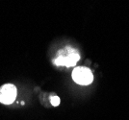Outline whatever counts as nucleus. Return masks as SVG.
I'll return each instance as SVG.
<instances>
[{"label": "nucleus", "mask_w": 129, "mask_h": 120, "mask_svg": "<svg viewBox=\"0 0 129 120\" xmlns=\"http://www.w3.org/2000/svg\"><path fill=\"white\" fill-rule=\"evenodd\" d=\"M80 60V55L78 51L70 46L66 47L64 49L60 50L58 57L53 61L54 65L58 66H67L71 67L76 65V63Z\"/></svg>", "instance_id": "1"}, {"label": "nucleus", "mask_w": 129, "mask_h": 120, "mask_svg": "<svg viewBox=\"0 0 129 120\" xmlns=\"http://www.w3.org/2000/svg\"><path fill=\"white\" fill-rule=\"evenodd\" d=\"M72 79L78 85L88 86L93 80V75L91 71L87 67H75L72 71Z\"/></svg>", "instance_id": "2"}, {"label": "nucleus", "mask_w": 129, "mask_h": 120, "mask_svg": "<svg viewBox=\"0 0 129 120\" xmlns=\"http://www.w3.org/2000/svg\"><path fill=\"white\" fill-rule=\"evenodd\" d=\"M16 98V87L12 84H6L0 87V103L11 105Z\"/></svg>", "instance_id": "3"}, {"label": "nucleus", "mask_w": 129, "mask_h": 120, "mask_svg": "<svg viewBox=\"0 0 129 120\" xmlns=\"http://www.w3.org/2000/svg\"><path fill=\"white\" fill-rule=\"evenodd\" d=\"M50 101H51V104H52V106H54V107H57V106H59L60 98L58 97V96H52V97L50 98Z\"/></svg>", "instance_id": "4"}]
</instances>
